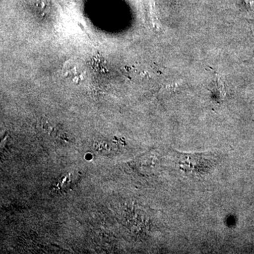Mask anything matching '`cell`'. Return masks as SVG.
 <instances>
[{"instance_id":"3957f363","label":"cell","mask_w":254,"mask_h":254,"mask_svg":"<svg viewBox=\"0 0 254 254\" xmlns=\"http://www.w3.org/2000/svg\"></svg>"},{"instance_id":"6da1fadb","label":"cell","mask_w":254,"mask_h":254,"mask_svg":"<svg viewBox=\"0 0 254 254\" xmlns=\"http://www.w3.org/2000/svg\"><path fill=\"white\" fill-rule=\"evenodd\" d=\"M216 86L218 91L220 92V95L222 96H225V84L222 81L221 76L220 75L216 74Z\"/></svg>"},{"instance_id":"7a4b0ae2","label":"cell","mask_w":254,"mask_h":254,"mask_svg":"<svg viewBox=\"0 0 254 254\" xmlns=\"http://www.w3.org/2000/svg\"><path fill=\"white\" fill-rule=\"evenodd\" d=\"M246 4L249 6V7H253L254 5V0H244Z\"/></svg>"}]
</instances>
